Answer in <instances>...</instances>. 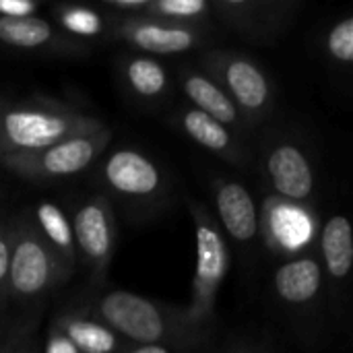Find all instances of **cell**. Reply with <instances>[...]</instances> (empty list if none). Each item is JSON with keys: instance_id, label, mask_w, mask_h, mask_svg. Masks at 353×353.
Listing matches in <instances>:
<instances>
[{"instance_id": "obj_25", "label": "cell", "mask_w": 353, "mask_h": 353, "mask_svg": "<svg viewBox=\"0 0 353 353\" xmlns=\"http://www.w3.org/2000/svg\"><path fill=\"white\" fill-rule=\"evenodd\" d=\"M41 319V306H33L27 314L12 321L10 341L6 353H41V345L37 339V327Z\"/></svg>"}, {"instance_id": "obj_8", "label": "cell", "mask_w": 353, "mask_h": 353, "mask_svg": "<svg viewBox=\"0 0 353 353\" xmlns=\"http://www.w3.org/2000/svg\"><path fill=\"white\" fill-rule=\"evenodd\" d=\"M79 263L85 265L93 290H101L116 254L118 228L114 205L101 192L77 194L66 201Z\"/></svg>"}, {"instance_id": "obj_26", "label": "cell", "mask_w": 353, "mask_h": 353, "mask_svg": "<svg viewBox=\"0 0 353 353\" xmlns=\"http://www.w3.org/2000/svg\"><path fill=\"white\" fill-rule=\"evenodd\" d=\"M12 244V217H0V310L8 304V269Z\"/></svg>"}, {"instance_id": "obj_28", "label": "cell", "mask_w": 353, "mask_h": 353, "mask_svg": "<svg viewBox=\"0 0 353 353\" xmlns=\"http://www.w3.org/2000/svg\"><path fill=\"white\" fill-rule=\"evenodd\" d=\"M41 353H79L74 350V345L70 343V339L58 329V325L52 321L50 323V329L46 333V341H43V347Z\"/></svg>"}, {"instance_id": "obj_3", "label": "cell", "mask_w": 353, "mask_h": 353, "mask_svg": "<svg viewBox=\"0 0 353 353\" xmlns=\"http://www.w3.org/2000/svg\"><path fill=\"white\" fill-rule=\"evenodd\" d=\"M91 170L93 186L130 213H157L172 201L174 182L168 170L143 149L116 147Z\"/></svg>"}, {"instance_id": "obj_6", "label": "cell", "mask_w": 353, "mask_h": 353, "mask_svg": "<svg viewBox=\"0 0 353 353\" xmlns=\"http://www.w3.org/2000/svg\"><path fill=\"white\" fill-rule=\"evenodd\" d=\"M12 217V244L8 269V302L35 304L54 290L62 288L70 271L41 240L27 209Z\"/></svg>"}, {"instance_id": "obj_22", "label": "cell", "mask_w": 353, "mask_h": 353, "mask_svg": "<svg viewBox=\"0 0 353 353\" xmlns=\"http://www.w3.org/2000/svg\"><path fill=\"white\" fill-rule=\"evenodd\" d=\"M52 23L68 33L70 37L89 43L91 41H108L112 31V17L103 12L97 6L87 4H72V2H60L50 6Z\"/></svg>"}, {"instance_id": "obj_32", "label": "cell", "mask_w": 353, "mask_h": 353, "mask_svg": "<svg viewBox=\"0 0 353 353\" xmlns=\"http://www.w3.org/2000/svg\"><path fill=\"white\" fill-rule=\"evenodd\" d=\"M4 103H6V99H4V97H0V112H2V108H4Z\"/></svg>"}, {"instance_id": "obj_4", "label": "cell", "mask_w": 353, "mask_h": 353, "mask_svg": "<svg viewBox=\"0 0 353 353\" xmlns=\"http://www.w3.org/2000/svg\"><path fill=\"white\" fill-rule=\"evenodd\" d=\"M186 205L194 223L196 267L190 288V304L184 312L192 329L213 339L217 321L215 302L230 269V244L213 211L203 201L188 199Z\"/></svg>"}, {"instance_id": "obj_5", "label": "cell", "mask_w": 353, "mask_h": 353, "mask_svg": "<svg viewBox=\"0 0 353 353\" xmlns=\"http://www.w3.org/2000/svg\"><path fill=\"white\" fill-rule=\"evenodd\" d=\"M259 168L277 199L314 209L319 170L304 134L292 126H267L259 145Z\"/></svg>"}, {"instance_id": "obj_12", "label": "cell", "mask_w": 353, "mask_h": 353, "mask_svg": "<svg viewBox=\"0 0 353 353\" xmlns=\"http://www.w3.org/2000/svg\"><path fill=\"white\" fill-rule=\"evenodd\" d=\"M312 213L314 209L267 194L259 207V242L279 259L314 248L321 225Z\"/></svg>"}, {"instance_id": "obj_17", "label": "cell", "mask_w": 353, "mask_h": 353, "mask_svg": "<svg viewBox=\"0 0 353 353\" xmlns=\"http://www.w3.org/2000/svg\"><path fill=\"white\" fill-rule=\"evenodd\" d=\"M174 81H176V87L182 91V95L186 97V103L190 108L221 122L244 141L250 137L252 130L248 128L236 103L228 97V93L219 87V83L211 74H207L196 62L180 64Z\"/></svg>"}, {"instance_id": "obj_23", "label": "cell", "mask_w": 353, "mask_h": 353, "mask_svg": "<svg viewBox=\"0 0 353 353\" xmlns=\"http://www.w3.org/2000/svg\"><path fill=\"white\" fill-rule=\"evenodd\" d=\"M143 17L182 27L211 29V0H147Z\"/></svg>"}, {"instance_id": "obj_9", "label": "cell", "mask_w": 353, "mask_h": 353, "mask_svg": "<svg viewBox=\"0 0 353 353\" xmlns=\"http://www.w3.org/2000/svg\"><path fill=\"white\" fill-rule=\"evenodd\" d=\"M110 141H112V130L108 126L99 132L79 134L60 141L35 153L4 155L0 157V165L33 184L62 182L91 170L95 161L105 153Z\"/></svg>"}, {"instance_id": "obj_18", "label": "cell", "mask_w": 353, "mask_h": 353, "mask_svg": "<svg viewBox=\"0 0 353 353\" xmlns=\"http://www.w3.org/2000/svg\"><path fill=\"white\" fill-rule=\"evenodd\" d=\"M172 124L194 145H199L201 149H205L207 153L219 157L230 165L248 168L254 157L244 139H240L234 130H230L221 122L190 108L188 103L180 105L172 114Z\"/></svg>"}, {"instance_id": "obj_10", "label": "cell", "mask_w": 353, "mask_h": 353, "mask_svg": "<svg viewBox=\"0 0 353 353\" xmlns=\"http://www.w3.org/2000/svg\"><path fill=\"white\" fill-rule=\"evenodd\" d=\"M271 288L275 300L300 327L306 329L308 325L316 323L323 300L327 296L316 246L281 259L273 271Z\"/></svg>"}, {"instance_id": "obj_21", "label": "cell", "mask_w": 353, "mask_h": 353, "mask_svg": "<svg viewBox=\"0 0 353 353\" xmlns=\"http://www.w3.org/2000/svg\"><path fill=\"white\" fill-rule=\"evenodd\" d=\"M27 213L41 240L70 271H74L79 265V256L72 236V223L66 209L56 201H39L27 207Z\"/></svg>"}, {"instance_id": "obj_33", "label": "cell", "mask_w": 353, "mask_h": 353, "mask_svg": "<svg viewBox=\"0 0 353 353\" xmlns=\"http://www.w3.org/2000/svg\"><path fill=\"white\" fill-rule=\"evenodd\" d=\"M2 196H4V188H0V201H2Z\"/></svg>"}, {"instance_id": "obj_7", "label": "cell", "mask_w": 353, "mask_h": 353, "mask_svg": "<svg viewBox=\"0 0 353 353\" xmlns=\"http://www.w3.org/2000/svg\"><path fill=\"white\" fill-rule=\"evenodd\" d=\"M196 64L219 83L252 132L269 120L277 103V87L259 60L238 50L207 48Z\"/></svg>"}, {"instance_id": "obj_30", "label": "cell", "mask_w": 353, "mask_h": 353, "mask_svg": "<svg viewBox=\"0 0 353 353\" xmlns=\"http://www.w3.org/2000/svg\"><path fill=\"white\" fill-rule=\"evenodd\" d=\"M228 353H265L259 345H254V343H250V341H232V345H230V350Z\"/></svg>"}, {"instance_id": "obj_1", "label": "cell", "mask_w": 353, "mask_h": 353, "mask_svg": "<svg viewBox=\"0 0 353 353\" xmlns=\"http://www.w3.org/2000/svg\"><path fill=\"white\" fill-rule=\"evenodd\" d=\"M81 306L134 345H161L178 353H205L211 347V339L190 327L180 306L124 290H99Z\"/></svg>"}, {"instance_id": "obj_11", "label": "cell", "mask_w": 353, "mask_h": 353, "mask_svg": "<svg viewBox=\"0 0 353 353\" xmlns=\"http://www.w3.org/2000/svg\"><path fill=\"white\" fill-rule=\"evenodd\" d=\"M298 0H211L213 19L250 43H273L294 23Z\"/></svg>"}, {"instance_id": "obj_15", "label": "cell", "mask_w": 353, "mask_h": 353, "mask_svg": "<svg viewBox=\"0 0 353 353\" xmlns=\"http://www.w3.org/2000/svg\"><path fill=\"white\" fill-rule=\"evenodd\" d=\"M316 252L323 267L325 290L335 312H341L347 300V283L353 265V230L350 219L341 213L331 215L316 238Z\"/></svg>"}, {"instance_id": "obj_31", "label": "cell", "mask_w": 353, "mask_h": 353, "mask_svg": "<svg viewBox=\"0 0 353 353\" xmlns=\"http://www.w3.org/2000/svg\"><path fill=\"white\" fill-rule=\"evenodd\" d=\"M10 331H12V323H4V325H0V353H6V350H8Z\"/></svg>"}, {"instance_id": "obj_19", "label": "cell", "mask_w": 353, "mask_h": 353, "mask_svg": "<svg viewBox=\"0 0 353 353\" xmlns=\"http://www.w3.org/2000/svg\"><path fill=\"white\" fill-rule=\"evenodd\" d=\"M118 74L124 91L139 103L157 108L170 101L176 81L172 70L155 56L126 54L118 60Z\"/></svg>"}, {"instance_id": "obj_14", "label": "cell", "mask_w": 353, "mask_h": 353, "mask_svg": "<svg viewBox=\"0 0 353 353\" xmlns=\"http://www.w3.org/2000/svg\"><path fill=\"white\" fill-rule=\"evenodd\" d=\"M217 223L242 250H252L259 244V203L252 190L234 176H215L211 182Z\"/></svg>"}, {"instance_id": "obj_20", "label": "cell", "mask_w": 353, "mask_h": 353, "mask_svg": "<svg viewBox=\"0 0 353 353\" xmlns=\"http://www.w3.org/2000/svg\"><path fill=\"white\" fill-rule=\"evenodd\" d=\"M79 353H124L128 341L83 306H66L52 319Z\"/></svg>"}, {"instance_id": "obj_27", "label": "cell", "mask_w": 353, "mask_h": 353, "mask_svg": "<svg viewBox=\"0 0 353 353\" xmlns=\"http://www.w3.org/2000/svg\"><path fill=\"white\" fill-rule=\"evenodd\" d=\"M37 12L39 4L33 0H0V19H25Z\"/></svg>"}, {"instance_id": "obj_29", "label": "cell", "mask_w": 353, "mask_h": 353, "mask_svg": "<svg viewBox=\"0 0 353 353\" xmlns=\"http://www.w3.org/2000/svg\"><path fill=\"white\" fill-rule=\"evenodd\" d=\"M124 353H178L170 347H161V345H134V343H128L126 352Z\"/></svg>"}, {"instance_id": "obj_2", "label": "cell", "mask_w": 353, "mask_h": 353, "mask_svg": "<svg viewBox=\"0 0 353 353\" xmlns=\"http://www.w3.org/2000/svg\"><path fill=\"white\" fill-rule=\"evenodd\" d=\"M108 124L70 103L50 97L6 99L0 112V157L27 155L60 141L91 134Z\"/></svg>"}, {"instance_id": "obj_16", "label": "cell", "mask_w": 353, "mask_h": 353, "mask_svg": "<svg viewBox=\"0 0 353 353\" xmlns=\"http://www.w3.org/2000/svg\"><path fill=\"white\" fill-rule=\"evenodd\" d=\"M0 46L17 52L46 54V56H87L91 52L89 43H83L52 21L43 17H25V19H0Z\"/></svg>"}, {"instance_id": "obj_24", "label": "cell", "mask_w": 353, "mask_h": 353, "mask_svg": "<svg viewBox=\"0 0 353 353\" xmlns=\"http://www.w3.org/2000/svg\"><path fill=\"white\" fill-rule=\"evenodd\" d=\"M325 56L337 70L347 72L353 64V17L337 19L325 33Z\"/></svg>"}, {"instance_id": "obj_13", "label": "cell", "mask_w": 353, "mask_h": 353, "mask_svg": "<svg viewBox=\"0 0 353 353\" xmlns=\"http://www.w3.org/2000/svg\"><path fill=\"white\" fill-rule=\"evenodd\" d=\"M211 37V29L182 27L147 17L114 19L110 39L122 41L147 56H174L203 48Z\"/></svg>"}]
</instances>
